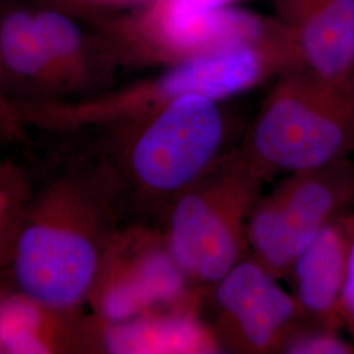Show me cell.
I'll list each match as a JSON object with an SVG mask.
<instances>
[{
    "instance_id": "cell-1",
    "label": "cell",
    "mask_w": 354,
    "mask_h": 354,
    "mask_svg": "<svg viewBox=\"0 0 354 354\" xmlns=\"http://www.w3.org/2000/svg\"><path fill=\"white\" fill-rule=\"evenodd\" d=\"M241 150L266 181L354 153V88L288 71L261 102Z\"/></svg>"
},
{
    "instance_id": "cell-2",
    "label": "cell",
    "mask_w": 354,
    "mask_h": 354,
    "mask_svg": "<svg viewBox=\"0 0 354 354\" xmlns=\"http://www.w3.org/2000/svg\"><path fill=\"white\" fill-rule=\"evenodd\" d=\"M266 183L234 147L167 205L165 241L192 283L212 286L250 256L247 223Z\"/></svg>"
},
{
    "instance_id": "cell-3",
    "label": "cell",
    "mask_w": 354,
    "mask_h": 354,
    "mask_svg": "<svg viewBox=\"0 0 354 354\" xmlns=\"http://www.w3.org/2000/svg\"><path fill=\"white\" fill-rule=\"evenodd\" d=\"M221 102L190 95L113 125L124 175L145 200L167 207L231 150L230 118Z\"/></svg>"
},
{
    "instance_id": "cell-4",
    "label": "cell",
    "mask_w": 354,
    "mask_h": 354,
    "mask_svg": "<svg viewBox=\"0 0 354 354\" xmlns=\"http://www.w3.org/2000/svg\"><path fill=\"white\" fill-rule=\"evenodd\" d=\"M294 70L297 54L291 44L241 46L165 67L159 75L75 106L42 104L36 114L113 127L184 96L223 102Z\"/></svg>"
},
{
    "instance_id": "cell-5",
    "label": "cell",
    "mask_w": 354,
    "mask_h": 354,
    "mask_svg": "<svg viewBox=\"0 0 354 354\" xmlns=\"http://www.w3.org/2000/svg\"><path fill=\"white\" fill-rule=\"evenodd\" d=\"M86 21L113 67H169L250 45L286 42L295 48L290 30L276 16L238 6L184 17L153 16L136 6L117 15L96 13Z\"/></svg>"
},
{
    "instance_id": "cell-6",
    "label": "cell",
    "mask_w": 354,
    "mask_h": 354,
    "mask_svg": "<svg viewBox=\"0 0 354 354\" xmlns=\"http://www.w3.org/2000/svg\"><path fill=\"white\" fill-rule=\"evenodd\" d=\"M97 201H83L73 215L64 213L66 206L58 213L51 197L20 227L13 243V274L23 294L58 311L91 295L109 239L104 234H109L111 198Z\"/></svg>"
},
{
    "instance_id": "cell-7",
    "label": "cell",
    "mask_w": 354,
    "mask_h": 354,
    "mask_svg": "<svg viewBox=\"0 0 354 354\" xmlns=\"http://www.w3.org/2000/svg\"><path fill=\"white\" fill-rule=\"evenodd\" d=\"M353 205L351 158L285 175L253 206L247 223L250 256L276 279L288 276L317 234Z\"/></svg>"
},
{
    "instance_id": "cell-8",
    "label": "cell",
    "mask_w": 354,
    "mask_h": 354,
    "mask_svg": "<svg viewBox=\"0 0 354 354\" xmlns=\"http://www.w3.org/2000/svg\"><path fill=\"white\" fill-rule=\"evenodd\" d=\"M105 323L200 302L205 288L190 282L171 252L165 232L136 228L109 236L91 291Z\"/></svg>"
},
{
    "instance_id": "cell-9",
    "label": "cell",
    "mask_w": 354,
    "mask_h": 354,
    "mask_svg": "<svg viewBox=\"0 0 354 354\" xmlns=\"http://www.w3.org/2000/svg\"><path fill=\"white\" fill-rule=\"evenodd\" d=\"M252 256L243 259L216 281L215 335L222 348L244 353L282 352L304 328L294 295Z\"/></svg>"
},
{
    "instance_id": "cell-10",
    "label": "cell",
    "mask_w": 354,
    "mask_h": 354,
    "mask_svg": "<svg viewBox=\"0 0 354 354\" xmlns=\"http://www.w3.org/2000/svg\"><path fill=\"white\" fill-rule=\"evenodd\" d=\"M270 1L274 16L290 30L297 71L353 87L354 0Z\"/></svg>"
},
{
    "instance_id": "cell-11",
    "label": "cell",
    "mask_w": 354,
    "mask_h": 354,
    "mask_svg": "<svg viewBox=\"0 0 354 354\" xmlns=\"http://www.w3.org/2000/svg\"><path fill=\"white\" fill-rule=\"evenodd\" d=\"M354 241V212L323 228L291 268L295 301L306 328H342L340 301Z\"/></svg>"
},
{
    "instance_id": "cell-12",
    "label": "cell",
    "mask_w": 354,
    "mask_h": 354,
    "mask_svg": "<svg viewBox=\"0 0 354 354\" xmlns=\"http://www.w3.org/2000/svg\"><path fill=\"white\" fill-rule=\"evenodd\" d=\"M201 302L108 323L102 346L109 353H219L223 348L214 329L200 317Z\"/></svg>"
},
{
    "instance_id": "cell-13",
    "label": "cell",
    "mask_w": 354,
    "mask_h": 354,
    "mask_svg": "<svg viewBox=\"0 0 354 354\" xmlns=\"http://www.w3.org/2000/svg\"><path fill=\"white\" fill-rule=\"evenodd\" d=\"M30 10L57 92L82 91L113 67L74 13L49 3Z\"/></svg>"
},
{
    "instance_id": "cell-14",
    "label": "cell",
    "mask_w": 354,
    "mask_h": 354,
    "mask_svg": "<svg viewBox=\"0 0 354 354\" xmlns=\"http://www.w3.org/2000/svg\"><path fill=\"white\" fill-rule=\"evenodd\" d=\"M0 70L26 86L57 92L30 8L12 7L0 15Z\"/></svg>"
},
{
    "instance_id": "cell-15",
    "label": "cell",
    "mask_w": 354,
    "mask_h": 354,
    "mask_svg": "<svg viewBox=\"0 0 354 354\" xmlns=\"http://www.w3.org/2000/svg\"><path fill=\"white\" fill-rule=\"evenodd\" d=\"M51 311L54 308L38 304L23 292L0 299V351L36 354L51 353L61 348Z\"/></svg>"
},
{
    "instance_id": "cell-16",
    "label": "cell",
    "mask_w": 354,
    "mask_h": 354,
    "mask_svg": "<svg viewBox=\"0 0 354 354\" xmlns=\"http://www.w3.org/2000/svg\"><path fill=\"white\" fill-rule=\"evenodd\" d=\"M285 353L353 354L354 342L344 340L339 330L326 328H301L285 345Z\"/></svg>"
},
{
    "instance_id": "cell-17",
    "label": "cell",
    "mask_w": 354,
    "mask_h": 354,
    "mask_svg": "<svg viewBox=\"0 0 354 354\" xmlns=\"http://www.w3.org/2000/svg\"><path fill=\"white\" fill-rule=\"evenodd\" d=\"M244 0H147L140 8L153 16L184 17L236 7Z\"/></svg>"
},
{
    "instance_id": "cell-18",
    "label": "cell",
    "mask_w": 354,
    "mask_h": 354,
    "mask_svg": "<svg viewBox=\"0 0 354 354\" xmlns=\"http://www.w3.org/2000/svg\"><path fill=\"white\" fill-rule=\"evenodd\" d=\"M147 0H48L45 3L58 6L77 17L84 19L93 13H100L104 10L136 7Z\"/></svg>"
},
{
    "instance_id": "cell-19",
    "label": "cell",
    "mask_w": 354,
    "mask_h": 354,
    "mask_svg": "<svg viewBox=\"0 0 354 354\" xmlns=\"http://www.w3.org/2000/svg\"><path fill=\"white\" fill-rule=\"evenodd\" d=\"M10 181L11 180H4V177H0V253L3 244L10 239L15 216L17 214L16 207L20 206V201L17 200L20 193H17L13 185H10Z\"/></svg>"
},
{
    "instance_id": "cell-20",
    "label": "cell",
    "mask_w": 354,
    "mask_h": 354,
    "mask_svg": "<svg viewBox=\"0 0 354 354\" xmlns=\"http://www.w3.org/2000/svg\"><path fill=\"white\" fill-rule=\"evenodd\" d=\"M340 317L342 328L348 329L354 342V241L348 263L346 279L342 289V301H340Z\"/></svg>"
},
{
    "instance_id": "cell-21",
    "label": "cell",
    "mask_w": 354,
    "mask_h": 354,
    "mask_svg": "<svg viewBox=\"0 0 354 354\" xmlns=\"http://www.w3.org/2000/svg\"><path fill=\"white\" fill-rule=\"evenodd\" d=\"M0 352H1V351H0Z\"/></svg>"
}]
</instances>
